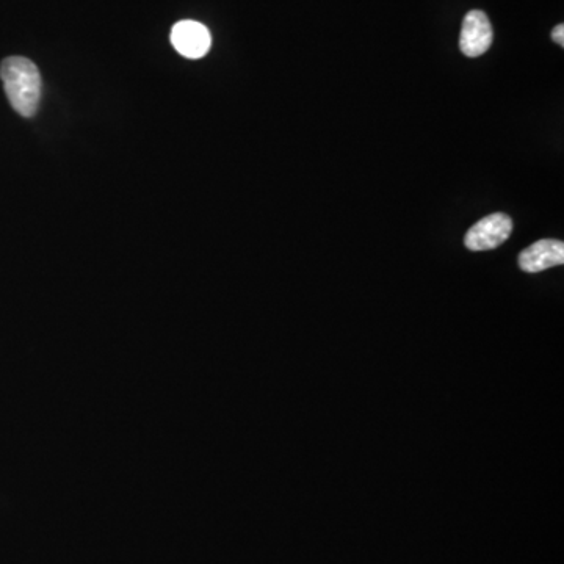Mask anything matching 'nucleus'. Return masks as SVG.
<instances>
[{
    "mask_svg": "<svg viewBox=\"0 0 564 564\" xmlns=\"http://www.w3.org/2000/svg\"><path fill=\"white\" fill-rule=\"evenodd\" d=\"M0 79L11 107L30 118L35 115L41 99V74L29 58L8 57L0 66Z\"/></svg>",
    "mask_w": 564,
    "mask_h": 564,
    "instance_id": "f257e3e1",
    "label": "nucleus"
},
{
    "mask_svg": "<svg viewBox=\"0 0 564 564\" xmlns=\"http://www.w3.org/2000/svg\"><path fill=\"white\" fill-rule=\"evenodd\" d=\"M171 44L182 57L198 60L209 52L212 38L201 22L181 21L171 30Z\"/></svg>",
    "mask_w": 564,
    "mask_h": 564,
    "instance_id": "20e7f679",
    "label": "nucleus"
},
{
    "mask_svg": "<svg viewBox=\"0 0 564 564\" xmlns=\"http://www.w3.org/2000/svg\"><path fill=\"white\" fill-rule=\"evenodd\" d=\"M491 21L486 13L472 10L467 13L461 29L460 47L466 57L475 58L486 54L492 44Z\"/></svg>",
    "mask_w": 564,
    "mask_h": 564,
    "instance_id": "7ed1b4c3",
    "label": "nucleus"
},
{
    "mask_svg": "<svg viewBox=\"0 0 564 564\" xmlns=\"http://www.w3.org/2000/svg\"><path fill=\"white\" fill-rule=\"evenodd\" d=\"M552 38H554L555 43L560 44V46H564L563 24H560V26L555 27L554 32H552Z\"/></svg>",
    "mask_w": 564,
    "mask_h": 564,
    "instance_id": "423d86ee",
    "label": "nucleus"
},
{
    "mask_svg": "<svg viewBox=\"0 0 564 564\" xmlns=\"http://www.w3.org/2000/svg\"><path fill=\"white\" fill-rule=\"evenodd\" d=\"M564 264V243L544 239L519 254V268L525 273H539Z\"/></svg>",
    "mask_w": 564,
    "mask_h": 564,
    "instance_id": "39448f33",
    "label": "nucleus"
},
{
    "mask_svg": "<svg viewBox=\"0 0 564 564\" xmlns=\"http://www.w3.org/2000/svg\"><path fill=\"white\" fill-rule=\"evenodd\" d=\"M511 231H513L511 218L497 212L475 223L467 231L464 245L470 251L496 250L510 239Z\"/></svg>",
    "mask_w": 564,
    "mask_h": 564,
    "instance_id": "f03ea898",
    "label": "nucleus"
}]
</instances>
